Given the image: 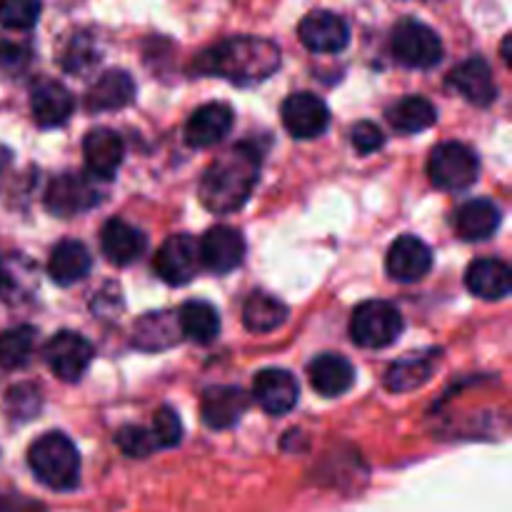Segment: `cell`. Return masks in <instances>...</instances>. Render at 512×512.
<instances>
[{"label": "cell", "instance_id": "obj_1", "mask_svg": "<svg viewBox=\"0 0 512 512\" xmlns=\"http://www.w3.org/2000/svg\"><path fill=\"white\" fill-rule=\"evenodd\" d=\"M260 175V153L253 140H243L220 155L203 173L198 185L200 203L215 215H228L243 208Z\"/></svg>", "mask_w": 512, "mask_h": 512}, {"label": "cell", "instance_id": "obj_2", "mask_svg": "<svg viewBox=\"0 0 512 512\" xmlns=\"http://www.w3.org/2000/svg\"><path fill=\"white\" fill-rule=\"evenodd\" d=\"M280 68V48L273 40L238 35L208 50L195 60V73L225 78L235 85H253L268 80Z\"/></svg>", "mask_w": 512, "mask_h": 512}, {"label": "cell", "instance_id": "obj_3", "mask_svg": "<svg viewBox=\"0 0 512 512\" xmlns=\"http://www.w3.org/2000/svg\"><path fill=\"white\" fill-rule=\"evenodd\" d=\"M28 465L35 478L50 490L68 493L78 488L80 455L63 433H45L30 445Z\"/></svg>", "mask_w": 512, "mask_h": 512}, {"label": "cell", "instance_id": "obj_4", "mask_svg": "<svg viewBox=\"0 0 512 512\" xmlns=\"http://www.w3.org/2000/svg\"><path fill=\"white\" fill-rule=\"evenodd\" d=\"M400 333H403V315L385 300L360 303L350 315V338L360 348H388L400 338Z\"/></svg>", "mask_w": 512, "mask_h": 512}, {"label": "cell", "instance_id": "obj_5", "mask_svg": "<svg viewBox=\"0 0 512 512\" xmlns=\"http://www.w3.org/2000/svg\"><path fill=\"white\" fill-rule=\"evenodd\" d=\"M390 50L395 60L405 68H433L443 60V40L430 25L420 20L405 18L400 20L390 35Z\"/></svg>", "mask_w": 512, "mask_h": 512}, {"label": "cell", "instance_id": "obj_6", "mask_svg": "<svg viewBox=\"0 0 512 512\" xmlns=\"http://www.w3.org/2000/svg\"><path fill=\"white\" fill-rule=\"evenodd\" d=\"M480 160L468 145L463 143H440L433 148L428 158V175L438 188L443 190H465L478 180Z\"/></svg>", "mask_w": 512, "mask_h": 512}, {"label": "cell", "instance_id": "obj_7", "mask_svg": "<svg viewBox=\"0 0 512 512\" xmlns=\"http://www.w3.org/2000/svg\"><path fill=\"white\" fill-rule=\"evenodd\" d=\"M98 180L95 175H60L48 185L45 208L58 218L85 213L103 200V188H98Z\"/></svg>", "mask_w": 512, "mask_h": 512}, {"label": "cell", "instance_id": "obj_8", "mask_svg": "<svg viewBox=\"0 0 512 512\" xmlns=\"http://www.w3.org/2000/svg\"><path fill=\"white\" fill-rule=\"evenodd\" d=\"M158 278L168 285H188L203 270L200 245L190 235H173L158 248L153 260Z\"/></svg>", "mask_w": 512, "mask_h": 512}, {"label": "cell", "instance_id": "obj_9", "mask_svg": "<svg viewBox=\"0 0 512 512\" xmlns=\"http://www.w3.org/2000/svg\"><path fill=\"white\" fill-rule=\"evenodd\" d=\"M45 363L63 383H78L93 363V345L80 333L63 330L45 345Z\"/></svg>", "mask_w": 512, "mask_h": 512}, {"label": "cell", "instance_id": "obj_10", "mask_svg": "<svg viewBox=\"0 0 512 512\" xmlns=\"http://www.w3.org/2000/svg\"><path fill=\"white\" fill-rule=\"evenodd\" d=\"M283 125L295 140H313L323 135L330 125V110L323 98L315 93H293L285 98L283 108Z\"/></svg>", "mask_w": 512, "mask_h": 512}, {"label": "cell", "instance_id": "obj_11", "mask_svg": "<svg viewBox=\"0 0 512 512\" xmlns=\"http://www.w3.org/2000/svg\"><path fill=\"white\" fill-rule=\"evenodd\" d=\"M300 43L310 50V53L333 55L345 50L350 43V28L338 13L330 10H313L305 15L298 25Z\"/></svg>", "mask_w": 512, "mask_h": 512}, {"label": "cell", "instance_id": "obj_12", "mask_svg": "<svg viewBox=\"0 0 512 512\" xmlns=\"http://www.w3.org/2000/svg\"><path fill=\"white\" fill-rule=\"evenodd\" d=\"M200 260L203 268L215 275H228L240 268L245 258V240L243 233L230 225H215L200 240Z\"/></svg>", "mask_w": 512, "mask_h": 512}, {"label": "cell", "instance_id": "obj_13", "mask_svg": "<svg viewBox=\"0 0 512 512\" xmlns=\"http://www.w3.org/2000/svg\"><path fill=\"white\" fill-rule=\"evenodd\" d=\"M433 268V250L415 235H400L388 250L385 270L398 283H418Z\"/></svg>", "mask_w": 512, "mask_h": 512}, {"label": "cell", "instance_id": "obj_14", "mask_svg": "<svg viewBox=\"0 0 512 512\" xmlns=\"http://www.w3.org/2000/svg\"><path fill=\"white\" fill-rule=\"evenodd\" d=\"M298 380L283 368L260 370L253 383V398L268 415H285L298 405Z\"/></svg>", "mask_w": 512, "mask_h": 512}, {"label": "cell", "instance_id": "obj_15", "mask_svg": "<svg viewBox=\"0 0 512 512\" xmlns=\"http://www.w3.org/2000/svg\"><path fill=\"white\" fill-rule=\"evenodd\" d=\"M250 398L238 385H213L200 400V418L208 428L228 430L238 423L248 410Z\"/></svg>", "mask_w": 512, "mask_h": 512}, {"label": "cell", "instance_id": "obj_16", "mask_svg": "<svg viewBox=\"0 0 512 512\" xmlns=\"http://www.w3.org/2000/svg\"><path fill=\"white\" fill-rule=\"evenodd\" d=\"M448 85L455 93L463 95L468 103L480 105V108L495 103V98H498V85H495L493 70H490V65L483 58H468L458 68L450 70Z\"/></svg>", "mask_w": 512, "mask_h": 512}, {"label": "cell", "instance_id": "obj_17", "mask_svg": "<svg viewBox=\"0 0 512 512\" xmlns=\"http://www.w3.org/2000/svg\"><path fill=\"white\" fill-rule=\"evenodd\" d=\"M233 128V110L225 103H205L185 123V143L190 148H210L220 143Z\"/></svg>", "mask_w": 512, "mask_h": 512}, {"label": "cell", "instance_id": "obj_18", "mask_svg": "<svg viewBox=\"0 0 512 512\" xmlns=\"http://www.w3.org/2000/svg\"><path fill=\"white\" fill-rule=\"evenodd\" d=\"M83 158L90 175L110 180L125 158L123 138L110 128H93L83 140Z\"/></svg>", "mask_w": 512, "mask_h": 512}, {"label": "cell", "instance_id": "obj_19", "mask_svg": "<svg viewBox=\"0 0 512 512\" xmlns=\"http://www.w3.org/2000/svg\"><path fill=\"white\" fill-rule=\"evenodd\" d=\"M145 248H148V240H145L143 230L125 223V220H108L100 230V250L113 265L135 263L145 253Z\"/></svg>", "mask_w": 512, "mask_h": 512}, {"label": "cell", "instance_id": "obj_20", "mask_svg": "<svg viewBox=\"0 0 512 512\" xmlns=\"http://www.w3.org/2000/svg\"><path fill=\"white\" fill-rule=\"evenodd\" d=\"M500 213L498 205L488 198H475L460 205L455 213V233L468 243H483V240L493 238L500 228Z\"/></svg>", "mask_w": 512, "mask_h": 512}, {"label": "cell", "instance_id": "obj_21", "mask_svg": "<svg viewBox=\"0 0 512 512\" xmlns=\"http://www.w3.org/2000/svg\"><path fill=\"white\" fill-rule=\"evenodd\" d=\"M465 288L483 300H503L512 290V270L505 260L480 258L465 270Z\"/></svg>", "mask_w": 512, "mask_h": 512}, {"label": "cell", "instance_id": "obj_22", "mask_svg": "<svg viewBox=\"0 0 512 512\" xmlns=\"http://www.w3.org/2000/svg\"><path fill=\"white\" fill-rule=\"evenodd\" d=\"M135 83L125 70L113 68L105 70L90 90L85 93V108L93 113H108V110H120L133 103Z\"/></svg>", "mask_w": 512, "mask_h": 512}, {"label": "cell", "instance_id": "obj_23", "mask_svg": "<svg viewBox=\"0 0 512 512\" xmlns=\"http://www.w3.org/2000/svg\"><path fill=\"white\" fill-rule=\"evenodd\" d=\"M308 378L315 393H320L323 398H340L353 388L355 370L343 355L325 353L310 363Z\"/></svg>", "mask_w": 512, "mask_h": 512}, {"label": "cell", "instance_id": "obj_24", "mask_svg": "<svg viewBox=\"0 0 512 512\" xmlns=\"http://www.w3.org/2000/svg\"><path fill=\"white\" fill-rule=\"evenodd\" d=\"M30 110L40 128H58L73 113V95L65 85L55 80H43L33 88L30 95Z\"/></svg>", "mask_w": 512, "mask_h": 512}, {"label": "cell", "instance_id": "obj_25", "mask_svg": "<svg viewBox=\"0 0 512 512\" xmlns=\"http://www.w3.org/2000/svg\"><path fill=\"white\" fill-rule=\"evenodd\" d=\"M90 265V250L80 240H60L48 258V275L58 285H73L90 273Z\"/></svg>", "mask_w": 512, "mask_h": 512}, {"label": "cell", "instance_id": "obj_26", "mask_svg": "<svg viewBox=\"0 0 512 512\" xmlns=\"http://www.w3.org/2000/svg\"><path fill=\"white\" fill-rule=\"evenodd\" d=\"M180 335L195 340V343H213L220 333V315L205 300H190L178 313Z\"/></svg>", "mask_w": 512, "mask_h": 512}, {"label": "cell", "instance_id": "obj_27", "mask_svg": "<svg viewBox=\"0 0 512 512\" xmlns=\"http://www.w3.org/2000/svg\"><path fill=\"white\" fill-rule=\"evenodd\" d=\"M388 123L393 125L398 133H423V130L433 128L438 110L430 100L420 98V95H408V98L398 100L393 108H388Z\"/></svg>", "mask_w": 512, "mask_h": 512}, {"label": "cell", "instance_id": "obj_28", "mask_svg": "<svg viewBox=\"0 0 512 512\" xmlns=\"http://www.w3.org/2000/svg\"><path fill=\"white\" fill-rule=\"evenodd\" d=\"M288 320V305L268 293H253L243 305V325L250 333H273Z\"/></svg>", "mask_w": 512, "mask_h": 512}, {"label": "cell", "instance_id": "obj_29", "mask_svg": "<svg viewBox=\"0 0 512 512\" xmlns=\"http://www.w3.org/2000/svg\"><path fill=\"white\" fill-rule=\"evenodd\" d=\"M180 340L178 318L170 313H150L138 320L133 330V343L140 350H165Z\"/></svg>", "mask_w": 512, "mask_h": 512}, {"label": "cell", "instance_id": "obj_30", "mask_svg": "<svg viewBox=\"0 0 512 512\" xmlns=\"http://www.w3.org/2000/svg\"><path fill=\"white\" fill-rule=\"evenodd\" d=\"M433 370V353L405 355L398 363L390 365L388 375H385V385H388V390H393V393H410V390H418L420 385L428 383Z\"/></svg>", "mask_w": 512, "mask_h": 512}, {"label": "cell", "instance_id": "obj_31", "mask_svg": "<svg viewBox=\"0 0 512 512\" xmlns=\"http://www.w3.org/2000/svg\"><path fill=\"white\" fill-rule=\"evenodd\" d=\"M35 328L30 325H18L0 333V365L8 370L25 368L33 358L35 350Z\"/></svg>", "mask_w": 512, "mask_h": 512}, {"label": "cell", "instance_id": "obj_32", "mask_svg": "<svg viewBox=\"0 0 512 512\" xmlns=\"http://www.w3.org/2000/svg\"><path fill=\"white\" fill-rule=\"evenodd\" d=\"M5 415L15 423H28L33 420L35 415L40 413V405H43V395L35 385L23 383V385H15L5 393Z\"/></svg>", "mask_w": 512, "mask_h": 512}, {"label": "cell", "instance_id": "obj_33", "mask_svg": "<svg viewBox=\"0 0 512 512\" xmlns=\"http://www.w3.org/2000/svg\"><path fill=\"white\" fill-rule=\"evenodd\" d=\"M100 60V50L95 45V38H90L88 33L75 35L73 40L68 43L63 55V68L68 73H85V70L93 68L95 63Z\"/></svg>", "mask_w": 512, "mask_h": 512}, {"label": "cell", "instance_id": "obj_34", "mask_svg": "<svg viewBox=\"0 0 512 512\" xmlns=\"http://www.w3.org/2000/svg\"><path fill=\"white\" fill-rule=\"evenodd\" d=\"M40 0H0V23L10 30H30L40 18Z\"/></svg>", "mask_w": 512, "mask_h": 512}, {"label": "cell", "instance_id": "obj_35", "mask_svg": "<svg viewBox=\"0 0 512 512\" xmlns=\"http://www.w3.org/2000/svg\"><path fill=\"white\" fill-rule=\"evenodd\" d=\"M115 443H118V448L128 458H148L150 453L160 450L150 428H140V425H125V428H120L118 435H115Z\"/></svg>", "mask_w": 512, "mask_h": 512}, {"label": "cell", "instance_id": "obj_36", "mask_svg": "<svg viewBox=\"0 0 512 512\" xmlns=\"http://www.w3.org/2000/svg\"><path fill=\"white\" fill-rule=\"evenodd\" d=\"M150 433H153L158 448H173L183 438V423H180L178 413L173 408H160L153 415V425H150Z\"/></svg>", "mask_w": 512, "mask_h": 512}, {"label": "cell", "instance_id": "obj_37", "mask_svg": "<svg viewBox=\"0 0 512 512\" xmlns=\"http://www.w3.org/2000/svg\"><path fill=\"white\" fill-rule=\"evenodd\" d=\"M350 143H353V148L358 150L360 155H368L383 148L385 135L375 123H370V120H360V123L350 130Z\"/></svg>", "mask_w": 512, "mask_h": 512}, {"label": "cell", "instance_id": "obj_38", "mask_svg": "<svg viewBox=\"0 0 512 512\" xmlns=\"http://www.w3.org/2000/svg\"><path fill=\"white\" fill-rule=\"evenodd\" d=\"M30 50L20 43H0V70L8 75H18L28 65Z\"/></svg>", "mask_w": 512, "mask_h": 512}, {"label": "cell", "instance_id": "obj_39", "mask_svg": "<svg viewBox=\"0 0 512 512\" xmlns=\"http://www.w3.org/2000/svg\"><path fill=\"white\" fill-rule=\"evenodd\" d=\"M0 512H48L35 500L23 495H0Z\"/></svg>", "mask_w": 512, "mask_h": 512}, {"label": "cell", "instance_id": "obj_40", "mask_svg": "<svg viewBox=\"0 0 512 512\" xmlns=\"http://www.w3.org/2000/svg\"><path fill=\"white\" fill-rule=\"evenodd\" d=\"M8 288H10V275L8 270H5V263L0 260V295L8 293Z\"/></svg>", "mask_w": 512, "mask_h": 512}, {"label": "cell", "instance_id": "obj_41", "mask_svg": "<svg viewBox=\"0 0 512 512\" xmlns=\"http://www.w3.org/2000/svg\"><path fill=\"white\" fill-rule=\"evenodd\" d=\"M10 158H13V155H10V150L0 145V175H3L5 168H8V165H10Z\"/></svg>", "mask_w": 512, "mask_h": 512}, {"label": "cell", "instance_id": "obj_42", "mask_svg": "<svg viewBox=\"0 0 512 512\" xmlns=\"http://www.w3.org/2000/svg\"><path fill=\"white\" fill-rule=\"evenodd\" d=\"M503 60L505 65H510V38L503 40Z\"/></svg>", "mask_w": 512, "mask_h": 512}]
</instances>
